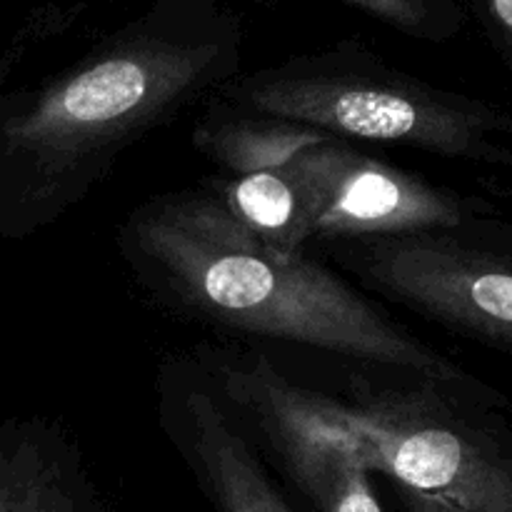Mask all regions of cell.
Listing matches in <instances>:
<instances>
[{
	"label": "cell",
	"mask_w": 512,
	"mask_h": 512,
	"mask_svg": "<svg viewBox=\"0 0 512 512\" xmlns=\"http://www.w3.org/2000/svg\"><path fill=\"white\" fill-rule=\"evenodd\" d=\"M468 5L475 8L493 43L512 63V0H468Z\"/></svg>",
	"instance_id": "4fadbf2b"
},
{
	"label": "cell",
	"mask_w": 512,
	"mask_h": 512,
	"mask_svg": "<svg viewBox=\"0 0 512 512\" xmlns=\"http://www.w3.org/2000/svg\"><path fill=\"white\" fill-rule=\"evenodd\" d=\"M233 108L310 125L338 140L403 145L450 160L512 165L505 110L415 78L360 40L240 70L218 95Z\"/></svg>",
	"instance_id": "277c9868"
},
{
	"label": "cell",
	"mask_w": 512,
	"mask_h": 512,
	"mask_svg": "<svg viewBox=\"0 0 512 512\" xmlns=\"http://www.w3.org/2000/svg\"><path fill=\"white\" fill-rule=\"evenodd\" d=\"M310 198L313 240L380 238L458 228L488 213L483 200L428 183L423 175L328 138L288 163Z\"/></svg>",
	"instance_id": "8992f818"
},
{
	"label": "cell",
	"mask_w": 512,
	"mask_h": 512,
	"mask_svg": "<svg viewBox=\"0 0 512 512\" xmlns=\"http://www.w3.org/2000/svg\"><path fill=\"white\" fill-rule=\"evenodd\" d=\"M273 3V0H258ZM380 20L410 38L443 43L460 33L468 18V0H338Z\"/></svg>",
	"instance_id": "7c38bea8"
},
{
	"label": "cell",
	"mask_w": 512,
	"mask_h": 512,
	"mask_svg": "<svg viewBox=\"0 0 512 512\" xmlns=\"http://www.w3.org/2000/svg\"><path fill=\"white\" fill-rule=\"evenodd\" d=\"M158 425L218 512H293L203 363L160 370Z\"/></svg>",
	"instance_id": "52a82bcc"
},
{
	"label": "cell",
	"mask_w": 512,
	"mask_h": 512,
	"mask_svg": "<svg viewBox=\"0 0 512 512\" xmlns=\"http://www.w3.org/2000/svg\"><path fill=\"white\" fill-rule=\"evenodd\" d=\"M325 245L365 288L512 353V255L490 243L483 218L458 228Z\"/></svg>",
	"instance_id": "5b68a950"
},
{
	"label": "cell",
	"mask_w": 512,
	"mask_h": 512,
	"mask_svg": "<svg viewBox=\"0 0 512 512\" xmlns=\"http://www.w3.org/2000/svg\"><path fill=\"white\" fill-rule=\"evenodd\" d=\"M398 498L403 503L405 512H465L455 505H450L448 500H440L433 498V495H423V493H415V490L403 488L398 485Z\"/></svg>",
	"instance_id": "5bb4252c"
},
{
	"label": "cell",
	"mask_w": 512,
	"mask_h": 512,
	"mask_svg": "<svg viewBox=\"0 0 512 512\" xmlns=\"http://www.w3.org/2000/svg\"><path fill=\"white\" fill-rule=\"evenodd\" d=\"M270 368L280 395L373 473L465 512H512V435L490 415L503 398L480 380L395 370V380L355 373L320 390Z\"/></svg>",
	"instance_id": "3957f363"
},
{
	"label": "cell",
	"mask_w": 512,
	"mask_h": 512,
	"mask_svg": "<svg viewBox=\"0 0 512 512\" xmlns=\"http://www.w3.org/2000/svg\"><path fill=\"white\" fill-rule=\"evenodd\" d=\"M225 0H153L43 83L0 103V230L68 218L155 130L210 103L243 65Z\"/></svg>",
	"instance_id": "6da1fadb"
},
{
	"label": "cell",
	"mask_w": 512,
	"mask_h": 512,
	"mask_svg": "<svg viewBox=\"0 0 512 512\" xmlns=\"http://www.w3.org/2000/svg\"><path fill=\"white\" fill-rule=\"evenodd\" d=\"M0 512H103L65 430L28 420L0 435Z\"/></svg>",
	"instance_id": "ba28073f"
},
{
	"label": "cell",
	"mask_w": 512,
	"mask_h": 512,
	"mask_svg": "<svg viewBox=\"0 0 512 512\" xmlns=\"http://www.w3.org/2000/svg\"><path fill=\"white\" fill-rule=\"evenodd\" d=\"M118 248L155 303L198 323L373 368L463 375L328 265L255 238L210 188L140 203L120 225Z\"/></svg>",
	"instance_id": "7a4b0ae2"
},
{
	"label": "cell",
	"mask_w": 512,
	"mask_h": 512,
	"mask_svg": "<svg viewBox=\"0 0 512 512\" xmlns=\"http://www.w3.org/2000/svg\"><path fill=\"white\" fill-rule=\"evenodd\" d=\"M245 230L280 253H305L313 240L310 198L288 163L263 173L223 178L210 188Z\"/></svg>",
	"instance_id": "8fae6325"
},
{
	"label": "cell",
	"mask_w": 512,
	"mask_h": 512,
	"mask_svg": "<svg viewBox=\"0 0 512 512\" xmlns=\"http://www.w3.org/2000/svg\"><path fill=\"white\" fill-rule=\"evenodd\" d=\"M258 435L320 512H383L373 470L335 433L288 408H270L260 415Z\"/></svg>",
	"instance_id": "9c48e42d"
},
{
	"label": "cell",
	"mask_w": 512,
	"mask_h": 512,
	"mask_svg": "<svg viewBox=\"0 0 512 512\" xmlns=\"http://www.w3.org/2000/svg\"><path fill=\"white\" fill-rule=\"evenodd\" d=\"M333 135L293 120L233 108L213 98L193 130V145L225 170V178L283 168L303 150Z\"/></svg>",
	"instance_id": "30bf717a"
}]
</instances>
